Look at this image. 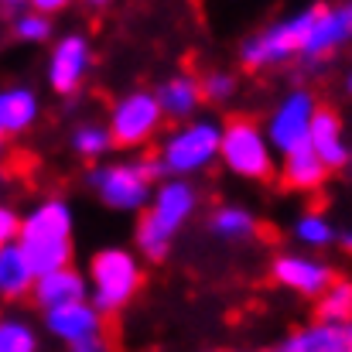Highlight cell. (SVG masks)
Wrapping results in <instances>:
<instances>
[{
    "instance_id": "cell-1",
    "label": "cell",
    "mask_w": 352,
    "mask_h": 352,
    "mask_svg": "<svg viewBox=\"0 0 352 352\" xmlns=\"http://www.w3.org/2000/svg\"><path fill=\"white\" fill-rule=\"evenodd\" d=\"M195 209H199V188H195L192 182L164 178V182L154 188L147 209L137 216V226H133V253H137L140 260H147V263H161V260L171 253L178 233L192 223Z\"/></svg>"
},
{
    "instance_id": "cell-2",
    "label": "cell",
    "mask_w": 352,
    "mask_h": 352,
    "mask_svg": "<svg viewBox=\"0 0 352 352\" xmlns=\"http://www.w3.org/2000/svg\"><path fill=\"white\" fill-rule=\"evenodd\" d=\"M72 233H76V216L65 199H45L28 216H21L17 246L28 256L34 277L72 267Z\"/></svg>"
},
{
    "instance_id": "cell-3",
    "label": "cell",
    "mask_w": 352,
    "mask_h": 352,
    "mask_svg": "<svg viewBox=\"0 0 352 352\" xmlns=\"http://www.w3.org/2000/svg\"><path fill=\"white\" fill-rule=\"evenodd\" d=\"M164 182L161 164L154 154L147 157H117V161H103L93 164L86 175V185L93 188V195L123 216H140L154 195V188Z\"/></svg>"
},
{
    "instance_id": "cell-4",
    "label": "cell",
    "mask_w": 352,
    "mask_h": 352,
    "mask_svg": "<svg viewBox=\"0 0 352 352\" xmlns=\"http://www.w3.org/2000/svg\"><path fill=\"white\" fill-rule=\"evenodd\" d=\"M219 144H223V123L199 117L182 123V126H171L161 137L154 157H157L164 178L188 182V178L209 171L219 161Z\"/></svg>"
},
{
    "instance_id": "cell-5",
    "label": "cell",
    "mask_w": 352,
    "mask_h": 352,
    "mask_svg": "<svg viewBox=\"0 0 352 352\" xmlns=\"http://www.w3.org/2000/svg\"><path fill=\"white\" fill-rule=\"evenodd\" d=\"M86 284H89V305L103 318L117 315L137 298L144 284V260L126 246H103L89 256Z\"/></svg>"
},
{
    "instance_id": "cell-6",
    "label": "cell",
    "mask_w": 352,
    "mask_h": 352,
    "mask_svg": "<svg viewBox=\"0 0 352 352\" xmlns=\"http://www.w3.org/2000/svg\"><path fill=\"white\" fill-rule=\"evenodd\" d=\"M315 7L318 3L301 7V10H291V14L270 21L267 28H260L256 34H250L239 45L243 69L267 72V69H277V65L301 62L305 45H308V31H311V21H315Z\"/></svg>"
},
{
    "instance_id": "cell-7",
    "label": "cell",
    "mask_w": 352,
    "mask_h": 352,
    "mask_svg": "<svg viewBox=\"0 0 352 352\" xmlns=\"http://www.w3.org/2000/svg\"><path fill=\"white\" fill-rule=\"evenodd\" d=\"M219 161L230 175L246 178V182H270L277 175V154L263 126L250 117H233L223 123Z\"/></svg>"
},
{
    "instance_id": "cell-8",
    "label": "cell",
    "mask_w": 352,
    "mask_h": 352,
    "mask_svg": "<svg viewBox=\"0 0 352 352\" xmlns=\"http://www.w3.org/2000/svg\"><path fill=\"white\" fill-rule=\"evenodd\" d=\"M164 126V113L154 100V89H130L123 93L107 113V130L113 137V147L140 151L147 147Z\"/></svg>"
},
{
    "instance_id": "cell-9",
    "label": "cell",
    "mask_w": 352,
    "mask_h": 352,
    "mask_svg": "<svg viewBox=\"0 0 352 352\" xmlns=\"http://www.w3.org/2000/svg\"><path fill=\"white\" fill-rule=\"evenodd\" d=\"M315 113H318V100L308 89H291L287 96H280V103L270 110V117L263 123V133H267L274 154L284 157V154L305 147Z\"/></svg>"
},
{
    "instance_id": "cell-10",
    "label": "cell",
    "mask_w": 352,
    "mask_h": 352,
    "mask_svg": "<svg viewBox=\"0 0 352 352\" xmlns=\"http://www.w3.org/2000/svg\"><path fill=\"white\" fill-rule=\"evenodd\" d=\"M93 72V45L82 31H69L62 34L52 52H48V65H45V79L48 89L55 96H76L86 79Z\"/></svg>"
},
{
    "instance_id": "cell-11",
    "label": "cell",
    "mask_w": 352,
    "mask_h": 352,
    "mask_svg": "<svg viewBox=\"0 0 352 352\" xmlns=\"http://www.w3.org/2000/svg\"><path fill=\"white\" fill-rule=\"evenodd\" d=\"M270 277H274V284H280L284 291H291V294H298V298H322L329 287H332V280H336V270H332V263H325L322 256H315V253H277L274 260H270Z\"/></svg>"
},
{
    "instance_id": "cell-12",
    "label": "cell",
    "mask_w": 352,
    "mask_h": 352,
    "mask_svg": "<svg viewBox=\"0 0 352 352\" xmlns=\"http://www.w3.org/2000/svg\"><path fill=\"white\" fill-rule=\"evenodd\" d=\"M346 45H352V0H346V3H318L301 62L322 65L332 55H339Z\"/></svg>"
},
{
    "instance_id": "cell-13",
    "label": "cell",
    "mask_w": 352,
    "mask_h": 352,
    "mask_svg": "<svg viewBox=\"0 0 352 352\" xmlns=\"http://www.w3.org/2000/svg\"><path fill=\"white\" fill-rule=\"evenodd\" d=\"M45 329H48L52 339H58V342L69 349V346H76V342L107 336V318H103L89 301H79V305H65V308L45 311Z\"/></svg>"
},
{
    "instance_id": "cell-14",
    "label": "cell",
    "mask_w": 352,
    "mask_h": 352,
    "mask_svg": "<svg viewBox=\"0 0 352 352\" xmlns=\"http://www.w3.org/2000/svg\"><path fill=\"white\" fill-rule=\"evenodd\" d=\"M308 147L318 154V161H322L329 171L349 168L352 144H349V137H346L342 117H339L336 110H329V107H318V113H315V120H311Z\"/></svg>"
},
{
    "instance_id": "cell-15",
    "label": "cell",
    "mask_w": 352,
    "mask_h": 352,
    "mask_svg": "<svg viewBox=\"0 0 352 352\" xmlns=\"http://www.w3.org/2000/svg\"><path fill=\"white\" fill-rule=\"evenodd\" d=\"M31 298H34V305H38L41 311H55V308H65V305L89 301V284H86V274H82V270L62 267V270L41 274V277L34 280Z\"/></svg>"
},
{
    "instance_id": "cell-16",
    "label": "cell",
    "mask_w": 352,
    "mask_h": 352,
    "mask_svg": "<svg viewBox=\"0 0 352 352\" xmlns=\"http://www.w3.org/2000/svg\"><path fill=\"white\" fill-rule=\"evenodd\" d=\"M154 100L161 107L164 120L171 123H188V120H199V107H202V89H199V79L188 76V72H175L168 79L157 82L154 89Z\"/></svg>"
},
{
    "instance_id": "cell-17",
    "label": "cell",
    "mask_w": 352,
    "mask_h": 352,
    "mask_svg": "<svg viewBox=\"0 0 352 352\" xmlns=\"http://www.w3.org/2000/svg\"><path fill=\"white\" fill-rule=\"evenodd\" d=\"M277 352H352V322L332 325V322H311L294 329Z\"/></svg>"
},
{
    "instance_id": "cell-18",
    "label": "cell",
    "mask_w": 352,
    "mask_h": 352,
    "mask_svg": "<svg viewBox=\"0 0 352 352\" xmlns=\"http://www.w3.org/2000/svg\"><path fill=\"white\" fill-rule=\"evenodd\" d=\"M325 178H329V168L318 161V154H315L308 144L280 157V182H284V188H291V192H301V195L318 192V188L325 185Z\"/></svg>"
},
{
    "instance_id": "cell-19",
    "label": "cell",
    "mask_w": 352,
    "mask_h": 352,
    "mask_svg": "<svg viewBox=\"0 0 352 352\" xmlns=\"http://www.w3.org/2000/svg\"><path fill=\"white\" fill-rule=\"evenodd\" d=\"M38 113H41V100L34 89H28V86L0 89V133L3 137H17V133L31 130Z\"/></svg>"
},
{
    "instance_id": "cell-20",
    "label": "cell",
    "mask_w": 352,
    "mask_h": 352,
    "mask_svg": "<svg viewBox=\"0 0 352 352\" xmlns=\"http://www.w3.org/2000/svg\"><path fill=\"white\" fill-rule=\"evenodd\" d=\"M34 270L28 263V256L21 253V246H3L0 250V298L3 301H21V298H31L34 291Z\"/></svg>"
},
{
    "instance_id": "cell-21",
    "label": "cell",
    "mask_w": 352,
    "mask_h": 352,
    "mask_svg": "<svg viewBox=\"0 0 352 352\" xmlns=\"http://www.w3.org/2000/svg\"><path fill=\"white\" fill-rule=\"evenodd\" d=\"M69 147H72L76 157H82L89 164H103L117 151L103 120H82V123H76V130L69 133Z\"/></svg>"
},
{
    "instance_id": "cell-22",
    "label": "cell",
    "mask_w": 352,
    "mask_h": 352,
    "mask_svg": "<svg viewBox=\"0 0 352 352\" xmlns=\"http://www.w3.org/2000/svg\"><path fill=\"white\" fill-rule=\"evenodd\" d=\"M209 233L223 243H246L260 233V219L246 209V206H219L209 216Z\"/></svg>"
},
{
    "instance_id": "cell-23",
    "label": "cell",
    "mask_w": 352,
    "mask_h": 352,
    "mask_svg": "<svg viewBox=\"0 0 352 352\" xmlns=\"http://www.w3.org/2000/svg\"><path fill=\"white\" fill-rule=\"evenodd\" d=\"M315 315H318V322H332V325L352 322V280L336 277L332 287L315 301Z\"/></svg>"
},
{
    "instance_id": "cell-24",
    "label": "cell",
    "mask_w": 352,
    "mask_h": 352,
    "mask_svg": "<svg viewBox=\"0 0 352 352\" xmlns=\"http://www.w3.org/2000/svg\"><path fill=\"white\" fill-rule=\"evenodd\" d=\"M294 239L305 246V253L308 250H325V246H332L339 233H336V226L329 223V216H322V212H305V216H298L294 219Z\"/></svg>"
},
{
    "instance_id": "cell-25",
    "label": "cell",
    "mask_w": 352,
    "mask_h": 352,
    "mask_svg": "<svg viewBox=\"0 0 352 352\" xmlns=\"http://www.w3.org/2000/svg\"><path fill=\"white\" fill-rule=\"evenodd\" d=\"M0 352H38V332L28 318H0Z\"/></svg>"
},
{
    "instance_id": "cell-26",
    "label": "cell",
    "mask_w": 352,
    "mask_h": 352,
    "mask_svg": "<svg viewBox=\"0 0 352 352\" xmlns=\"http://www.w3.org/2000/svg\"><path fill=\"white\" fill-rule=\"evenodd\" d=\"M10 31H14V38L24 41V45H45V41H52L55 24H52V17L31 10V3H28V10H21V14L10 21Z\"/></svg>"
},
{
    "instance_id": "cell-27",
    "label": "cell",
    "mask_w": 352,
    "mask_h": 352,
    "mask_svg": "<svg viewBox=\"0 0 352 352\" xmlns=\"http://www.w3.org/2000/svg\"><path fill=\"white\" fill-rule=\"evenodd\" d=\"M199 89H202V103H212V107H226L236 96L239 82H236L233 72L226 69H209L199 76Z\"/></svg>"
},
{
    "instance_id": "cell-28",
    "label": "cell",
    "mask_w": 352,
    "mask_h": 352,
    "mask_svg": "<svg viewBox=\"0 0 352 352\" xmlns=\"http://www.w3.org/2000/svg\"><path fill=\"white\" fill-rule=\"evenodd\" d=\"M17 233H21V216H17V209H10V206L0 202V250H3V246H14V243H17Z\"/></svg>"
},
{
    "instance_id": "cell-29",
    "label": "cell",
    "mask_w": 352,
    "mask_h": 352,
    "mask_svg": "<svg viewBox=\"0 0 352 352\" xmlns=\"http://www.w3.org/2000/svg\"><path fill=\"white\" fill-rule=\"evenodd\" d=\"M69 352H113V346H110L107 336H96V339H86V342L69 346Z\"/></svg>"
},
{
    "instance_id": "cell-30",
    "label": "cell",
    "mask_w": 352,
    "mask_h": 352,
    "mask_svg": "<svg viewBox=\"0 0 352 352\" xmlns=\"http://www.w3.org/2000/svg\"><path fill=\"white\" fill-rule=\"evenodd\" d=\"M62 7H65V0H34V3H31V10H38V14H45V17H48V14H58Z\"/></svg>"
},
{
    "instance_id": "cell-31",
    "label": "cell",
    "mask_w": 352,
    "mask_h": 352,
    "mask_svg": "<svg viewBox=\"0 0 352 352\" xmlns=\"http://www.w3.org/2000/svg\"><path fill=\"white\" fill-rule=\"evenodd\" d=\"M339 246H342L346 253H352V226H349V230H342V233H339Z\"/></svg>"
},
{
    "instance_id": "cell-32",
    "label": "cell",
    "mask_w": 352,
    "mask_h": 352,
    "mask_svg": "<svg viewBox=\"0 0 352 352\" xmlns=\"http://www.w3.org/2000/svg\"><path fill=\"white\" fill-rule=\"evenodd\" d=\"M223 352H277V349H223Z\"/></svg>"
},
{
    "instance_id": "cell-33",
    "label": "cell",
    "mask_w": 352,
    "mask_h": 352,
    "mask_svg": "<svg viewBox=\"0 0 352 352\" xmlns=\"http://www.w3.org/2000/svg\"><path fill=\"white\" fill-rule=\"evenodd\" d=\"M346 89L352 93V65H349V72H346Z\"/></svg>"
},
{
    "instance_id": "cell-34",
    "label": "cell",
    "mask_w": 352,
    "mask_h": 352,
    "mask_svg": "<svg viewBox=\"0 0 352 352\" xmlns=\"http://www.w3.org/2000/svg\"><path fill=\"white\" fill-rule=\"evenodd\" d=\"M3 140H7V137H3V133H0V151H3Z\"/></svg>"
},
{
    "instance_id": "cell-35",
    "label": "cell",
    "mask_w": 352,
    "mask_h": 352,
    "mask_svg": "<svg viewBox=\"0 0 352 352\" xmlns=\"http://www.w3.org/2000/svg\"><path fill=\"white\" fill-rule=\"evenodd\" d=\"M349 168H352V154H349Z\"/></svg>"
}]
</instances>
